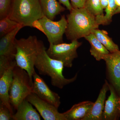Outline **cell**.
<instances>
[{
	"label": "cell",
	"mask_w": 120,
	"mask_h": 120,
	"mask_svg": "<svg viewBox=\"0 0 120 120\" xmlns=\"http://www.w3.org/2000/svg\"><path fill=\"white\" fill-rule=\"evenodd\" d=\"M16 63L11 65L0 75V102L5 105L12 115L14 114L13 108L9 100V92L13 78V69Z\"/></svg>",
	"instance_id": "cell-13"
},
{
	"label": "cell",
	"mask_w": 120,
	"mask_h": 120,
	"mask_svg": "<svg viewBox=\"0 0 120 120\" xmlns=\"http://www.w3.org/2000/svg\"><path fill=\"white\" fill-rule=\"evenodd\" d=\"M32 93L40 98L58 108L61 104L59 95L50 89L42 78L34 72L33 75Z\"/></svg>",
	"instance_id": "cell-9"
},
{
	"label": "cell",
	"mask_w": 120,
	"mask_h": 120,
	"mask_svg": "<svg viewBox=\"0 0 120 120\" xmlns=\"http://www.w3.org/2000/svg\"><path fill=\"white\" fill-rule=\"evenodd\" d=\"M32 27L37 28L45 34V30L39 20H35L33 22L32 24Z\"/></svg>",
	"instance_id": "cell-26"
},
{
	"label": "cell",
	"mask_w": 120,
	"mask_h": 120,
	"mask_svg": "<svg viewBox=\"0 0 120 120\" xmlns=\"http://www.w3.org/2000/svg\"><path fill=\"white\" fill-rule=\"evenodd\" d=\"M118 7L115 0H108V5L105 10V14L95 17L98 25H107L110 23L112 22V17Z\"/></svg>",
	"instance_id": "cell-20"
},
{
	"label": "cell",
	"mask_w": 120,
	"mask_h": 120,
	"mask_svg": "<svg viewBox=\"0 0 120 120\" xmlns=\"http://www.w3.org/2000/svg\"><path fill=\"white\" fill-rule=\"evenodd\" d=\"M73 8H84L86 0H70Z\"/></svg>",
	"instance_id": "cell-25"
},
{
	"label": "cell",
	"mask_w": 120,
	"mask_h": 120,
	"mask_svg": "<svg viewBox=\"0 0 120 120\" xmlns=\"http://www.w3.org/2000/svg\"><path fill=\"white\" fill-rule=\"evenodd\" d=\"M46 50L44 46L39 52L35 61V67L39 74L49 76L51 78L52 85L60 89L75 82L77 79V73L71 79L65 78L63 75L64 67L63 62L50 57Z\"/></svg>",
	"instance_id": "cell-3"
},
{
	"label": "cell",
	"mask_w": 120,
	"mask_h": 120,
	"mask_svg": "<svg viewBox=\"0 0 120 120\" xmlns=\"http://www.w3.org/2000/svg\"><path fill=\"white\" fill-rule=\"evenodd\" d=\"M84 38L90 43L91 46L90 50L91 54L97 60H103L104 56L110 53L93 33L90 34Z\"/></svg>",
	"instance_id": "cell-18"
},
{
	"label": "cell",
	"mask_w": 120,
	"mask_h": 120,
	"mask_svg": "<svg viewBox=\"0 0 120 120\" xmlns=\"http://www.w3.org/2000/svg\"><path fill=\"white\" fill-rule=\"evenodd\" d=\"M43 15L53 20L57 15L65 10L56 0H39Z\"/></svg>",
	"instance_id": "cell-17"
},
{
	"label": "cell",
	"mask_w": 120,
	"mask_h": 120,
	"mask_svg": "<svg viewBox=\"0 0 120 120\" xmlns=\"http://www.w3.org/2000/svg\"><path fill=\"white\" fill-rule=\"evenodd\" d=\"M33 84V80L27 72L16 65L13 69L9 92L10 102L12 108L17 109L20 103L32 93Z\"/></svg>",
	"instance_id": "cell-5"
},
{
	"label": "cell",
	"mask_w": 120,
	"mask_h": 120,
	"mask_svg": "<svg viewBox=\"0 0 120 120\" xmlns=\"http://www.w3.org/2000/svg\"><path fill=\"white\" fill-rule=\"evenodd\" d=\"M120 13V7H118L114 12V15Z\"/></svg>",
	"instance_id": "cell-30"
},
{
	"label": "cell",
	"mask_w": 120,
	"mask_h": 120,
	"mask_svg": "<svg viewBox=\"0 0 120 120\" xmlns=\"http://www.w3.org/2000/svg\"><path fill=\"white\" fill-rule=\"evenodd\" d=\"M70 12L67 15L68 25L65 34L71 41L84 38L98 28L96 17L84 7L73 8Z\"/></svg>",
	"instance_id": "cell-1"
},
{
	"label": "cell",
	"mask_w": 120,
	"mask_h": 120,
	"mask_svg": "<svg viewBox=\"0 0 120 120\" xmlns=\"http://www.w3.org/2000/svg\"><path fill=\"white\" fill-rule=\"evenodd\" d=\"M26 99L38 111L45 120H66L63 113L58 112V108L49 103L34 94L31 93Z\"/></svg>",
	"instance_id": "cell-8"
},
{
	"label": "cell",
	"mask_w": 120,
	"mask_h": 120,
	"mask_svg": "<svg viewBox=\"0 0 120 120\" xmlns=\"http://www.w3.org/2000/svg\"><path fill=\"white\" fill-rule=\"evenodd\" d=\"M82 45V42L78 40L72 41L69 43H49L46 53L51 58L63 62L64 67L71 68L73 60L78 56L77 49Z\"/></svg>",
	"instance_id": "cell-6"
},
{
	"label": "cell",
	"mask_w": 120,
	"mask_h": 120,
	"mask_svg": "<svg viewBox=\"0 0 120 120\" xmlns=\"http://www.w3.org/2000/svg\"><path fill=\"white\" fill-rule=\"evenodd\" d=\"M24 27L20 24L15 30L1 38L0 40V58L12 62L15 60L16 50L15 44V37Z\"/></svg>",
	"instance_id": "cell-11"
},
{
	"label": "cell",
	"mask_w": 120,
	"mask_h": 120,
	"mask_svg": "<svg viewBox=\"0 0 120 120\" xmlns=\"http://www.w3.org/2000/svg\"><path fill=\"white\" fill-rule=\"evenodd\" d=\"M84 7L95 17L104 15L100 0H86Z\"/></svg>",
	"instance_id": "cell-22"
},
{
	"label": "cell",
	"mask_w": 120,
	"mask_h": 120,
	"mask_svg": "<svg viewBox=\"0 0 120 120\" xmlns=\"http://www.w3.org/2000/svg\"><path fill=\"white\" fill-rule=\"evenodd\" d=\"M94 103L87 101L75 104L63 114L66 120H83L90 113Z\"/></svg>",
	"instance_id": "cell-15"
},
{
	"label": "cell",
	"mask_w": 120,
	"mask_h": 120,
	"mask_svg": "<svg viewBox=\"0 0 120 120\" xmlns=\"http://www.w3.org/2000/svg\"><path fill=\"white\" fill-rule=\"evenodd\" d=\"M44 16L39 0H13L8 16L24 27H32L33 22Z\"/></svg>",
	"instance_id": "cell-4"
},
{
	"label": "cell",
	"mask_w": 120,
	"mask_h": 120,
	"mask_svg": "<svg viewBox=\"0 0 120 120\" xmlns=\"http://www.w3.org/2000/svg\"><path fill=\"white\" fill-rule=\"evenodd\" d=\"M45 31V35L49 43L58 44L63 43V37L67 29L68 22L64 15L60 20L53 21L46 16L39 20Z\"/></svg>",
	"instance_id": "cell-7"
},
{
	"label": "cell",
	"mask_w": 120,
	"mask_h": 120,
	"mask_svg": "<svg viewBox=\"0 0 120 120\" xmlns=\"http://www.w3.org/2000/svg\"><path fill=\"white\" fill-rule=\"evenodd\" d=\"M16 52L15 60L18 67L24 69L33 80L35 71V64L39 52L44 46L43 42L38 39L34 35H30L26 38L15 39Z\"/></svg>",
	"instance_id": "cell-2"
},
{
	"label": "cell",
	"mask_w": 120,
	"mask_h": 120,
	"mask_svg": "<svg viewBox=\"0 0 120 120\" xmlns=\"http://www.w3.org/2000/svg\"><path fill=\"white\" fill-rule=\"evenodd\" d=\"M58 1L60 4L64 5L70 11L73 9L69 0H58Z\"/></svg>",
	"instance_id": "cell-27"
},
{
	"label": "cell",
	"mask_w": 120,
	"mask_h": 120,
	"mask_svg": "<svg viewBox=\"0 0 120 120\" xmlns=\"http://www.w3.org/2000/svg\"><path fill=\"white\" fill-rule=\"evenodd\" d=\"M103 60L105 62L110 84L120 95V50L110 53Z\"/></svg>",
	"instance_id": "cell-10"
},
{
	"label": "cell",
	"mask_w": 120,
	"mask_h": 120,
	"mask_svg": "<svg viewBox=\"0 0 120 120\" xmlns=\"http://www.w3.org/2000/svg\"><path fill=\"white\" fill-rule=\"evenodd\" d=\"M92 33L110 52H114L119 50L118 45L113 42L112 39L108 36L107 32L105 31L97 28L93 30Z\"/></svg>",
	"instance_id": "cell-19"
},
{
	"label": "cell",
	"mask_w": 120,
	"mask_h": 120,
	"mask_svg": "<svg viewBox=\"0 0 120 120\" xmlns=\"http://www.w3.org/2000/svg\"><path fill=\"white\" fill-rule=\"evenodd\" d=\"M101 6L102 8L105 9L107 7L108 4V0H100Z\"/></svg>",
	"instance_id": "cell-28"
},
{
	"label": "cell",
	"mask_w": 120,
	"mask_h": 120,
	"mask_svg": "<svg viewBox=\"0 0 120 120\" xmlns=\"http://www.w3.org/2000/svg\"><path fill=\"white\" fill-rule=\"evenodd\" d=\"M109 90V83L105 80L98 98L88 116L83 120H102L105 108L106 93Z\"/></svg>",
	"instance_id": "cell-14"
},
{
	"label": "cell",
	"mask_w": 120,
	"mask_h": 120,
	"mask_svg": "<svg viewBox=\"0 0 120 120\" xmlns=\"http://www.w3.org/2000/svg\"><path fill=\"white\" fill-rule=\"evenodd\" d=\"M20 25L17 22L11 19L8 16L0 20V38L12 31Z\"/></svg>",
	"instance_id": "cell-21"
},
{
	"label": "cell",
	"mask_w": 120,
	"mask_h": 120,
	"mask_svg": "<svg viewBox=\"0 0 120 120\" xmlns=\"http://www.w3.org/2000/svg\"><path fill=\"white\" fill-rule=\"evenodd\" d=\"M11 3V0H0V19L8 16Z\"/></svg>",
	"instance_id": "cell-23"
},
{
	"label": "cell",
	"mask_w": 120,
	"mask_h": 120,
	"mask_svg": "<svg viewBox=\"0 0 120 120\" xmlns=\"http://www.w3.org/2000/svg\"><path fill=\"white\" fill-rule=\"evenodd\" d=\"M12 114L8 108L3 103H0V120H12Z\"/></svg>",
	"instance_id": "cell-24"
},
{
	"label": "cell",
	"mask_w": 120,
	"mask_h": 120,
	"mask_svg": "<svg viewBox=\"0 0 120 120\" xmlns=\"http://www.w3.org/2000/svg\"><path fill=\"white\" fill-rule=\"evenodd\" d=\"M26 99L19 105L16 112L12 116V120H41V115Z\"/></svg>",
	"instance_id": "cell-16"
},
{
	"label": "cell",
	"mask_w": 120,
	"mask_h": 120,
	"mask_svg": "<svg viewBox=\"0 0 120 120\" xmlns=\"http://www.w3.org/2000/svg\"><path fill=\"white\" fill-rule=\"evenodd\" d=\"M110 94L105 102L102 120H118L120 117V95L109 83Z\"/></svg>",
	"instance_id": "cell-12"
},
{
	"label": "cell",
	"mask_w": 120,
	"mask_h": 120,
	"mask_svg": "<svg viewBox=\"0 0 120 120\" xmlns=\"http://www.w3.org/2000/svg\"><path fill=\"white\" fill-rule=\"evenodd\" d=\"M116 5L118 7H120V0H115Z\"/></svg>",
	"instance_id": "cell-29"
}]
</instances>
